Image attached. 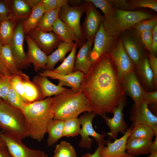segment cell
Segmentation results:
<instances>
[{
  "label": "cell",
  "instance_id": "9a60e30c",
  "mask_svg": "<svg viewBox=\"0 0 157 157\" xmlns=\"http://www.w3.org/2000/svg\"><path fill=\"white\" fill-rule=\"evenodd\" d=\"M6 148L12 157H41L44 152L27 147L21 140L4 133H0Z\"/></svg>",
  "mask_w": 157,
  "mask_h": 157
},
{
  "label": "cell",
  "instance_id": "9f6ffc18",
  "mask_svg": "<svg viewBox=\"0 0 157 157\" xmlns=\"http://www.w3.org/2000/svg\"><path fill=\"white\" fill-rule=\"evenodd\" d=\"M0 157H12L6 147L0 149Z\"/></svg>",
  "mask_w": 157,
  "mask_h": 157
},
{
  "label": "cell",
  "instance_id": "ac0fdd59",
  "mask_svg": "<svg viewBox=\"0 0 157 157\" xmlns=\"http://www.w3.org/2000/svg\"><path fill=\"white\" fill-rule=\"evenodd\" d=\"M39 75L49 77L51 79H58L59 81L58 85L61 86L65 85L69 87L76 92L81 91L80 85L84 75L79 71L74 72L68 74L61 75L48 70H45L42 72H40Z\"/></svg>",
  "mask_w": 157,
  "mask_h": 157
},
{
  "label": "cell",
  "instance_id": "ab89813d",
  "mask_svg": "<svg viewBox=\"0 0 157 157\" xmlns=\"http://www.w3.org/2000/svg\"><path fill=\"white\" fill-rule=\"evenodd\" d=\"M96 8H99L106 17L112 15L116 9L111 0H89Z\"/></svg>",
  "mask_w": 157,
  "mask_h": 157
},
{
  "label": "cell",
  "instance_id": "bcb514c9",
  "mask_svg": "<svg viewBox=\"0 0 157 157\" xmlns=\"http://www.w3.org/2000/svg\"><path fill=\"white\" fill-rule=\"evenodd\" d=\"M10 76L4 75L0 78V97L6 101L10 86Z\"/></svg>",
  "mask_w": 157,
  "mask_h": 157
},
{
  "label": "cell",
  "instance_id": "94428289",
  "mask_svg": "<svg viewBox=\"0 0 157 157\" xmlns=\"http://www.w3.org/2000/svg\"><path fill=\"white\" fill-rule=\"evenodd\" d=\"M47 155L45 154L44 152L41 157H46Z\"/></svg>",
  "mask_w": 157,
  "mask_h": 157
},
{
  "label": "cell",
  "instance_id": "003e7915",
  "mask_svg": "<svg viewBox=\"0 0 157 157\" xmlns=\"http://www.w3.org/2000/svg\"><path fill=\"white\" fill-rule=\"evenodd\" d=\"M46 157H48V155Z\"/></svg>",
  "mask_w": 157,
  "mask_h": 157
},
{
  "label": "cell",
  "instance_id": "f907efd6",
  "mask_svg": "<svg viewBox=\"0 0 157 157\" xmlns=\"http://www.w3.org/2000/svg\"><path fill=\"white\" fill-rule=\"evenodd\" d=\"M152 31V54L156 56L157 53V24L154 27Z\"/></svg>",
  "mask_w": 157,
  "mask_h": 157
},
{
  "label": "cell",
  "instance_id": "1f68e13d",
  "mask_svg": "<svg viewBox=\"0 0 157 157\" xmlns=\"http://www.w3.org/2000/svg\"><path fill=\"white\" fill-rule=\"evenodd\" d=\"M17 23L8 19L1 21L0 26V41L3 46L10 44Z\"/></svg>",
  "mask_w": 157,
  "mask_h": 157
},
{
  "label": "cell",
  "instance_id": "60d3db41",
  "mask_svg": "<svg viewBox=\"0 0 157 157\" xmlns=\"http://www.w3.org/2000/svg\"><path fill=\"white\" fill-rule=\"evenodd\" d=\"M134 8H147L157 12V0H126Z\"/></svg>",
  "mask_w": 157,
  "mask_h": 157
},
{
  "label": "cell",
  "instance_id": "ee69618b",
  "mask_svg": "<svg viewBox=\"0 0 157 157\" xmlns=\"http://www.w3.org/2000/svg\"><path fill=\"white\" fill-rule=\"evenodd\" d=\"M157 24V16L152 18L142 21L135 25L133 28L138 33L146 31H152Z\"/></svg>",
  "mask_w": 157,
  "mask_h": 157
},
{
  "label": "cell",
  "instance_id": "52a82bcc",
  "mask_svg": "<svg viewBox=\"0 0 157 157\" xmlns=\"http://www.w3.org/2000/svg\"><path fill=\"white\" fill-rule=\"evenodd\" d=\"M96 115L92 111L85 112L78 118L80 124L82 126L79 132L81 138L78 144L79 147L90 149L94 140L98 146L103 147L106 141L105 138L107 134L98 133L93 127L92 121Z\"/></svg>",
  "mask_w": 157,
  "mask_h": 157
},
{
  "label": "cell",
  "instance_id": "83f0119b",
  "mask_svg": "<svg viewBox=\"0 0 157 157\" xmlns=\"http://www.w3.org/2000/svg\"><path fill=\"white\" fill-rule=\"evenodd\" d=\"M64 120L53 119L49 123L47 133L48 137L47 140L49 147L52 146L62 137H63Z\"/></svg>",
  "mask_w": 157,
  "mask_h": 157
},
{
  "label": "cell",
  "instance_id": "b9f144b4",
  "mask_svg": "<svg viewBox=\"0 0 157 157\" xmlns=\"http://www.w3.org/2000/svg\"><path fill=\"white\" fill-rule=\"evenodd\" d=\"M68 0H41L40 3L45 12L56 9H60L68 5Z\"/></svg>",
  "mask_w": 157,
  "mask_h": 157
},
{
  "label": "cell",
  "instance_id": "5b68a950",
  "mask_svg": "<svg viewBox=\"0 0 157 157\" xmlns=\"http://www.w3.org/2000/svg\"><path fill=\"white\" fill-rule=\"evenodd\" d=\"M0 129L3 133L21 140L28 136L22 111L2 100L0 104Z\"/></svg>",
  "mask_w": 157,
  "mask_h": 157
},
{
  "label": "cell",
  "instance_id": "3957f363",
  "mask_svg": "<svg viewBox=\"0 0 157 157\" xmlns=\"http://www.w3.org/2000/svg\"><path fill=\"white\" fill-rule=\"evenodd\" d=\"M52 110L54 119L65 120L77 117L83 112H92L88 101L81 91L67 88L52 97Z\"/></svg>",
  "mask_w": 157,
  "mask_h": 157
},
{
  "label": "cell",
  "instance_id": "44dd1931",
  "mask_svg": "<svg viewBox=\"0 0 157 157\" xmlns=\"http://www.w3.org/2000/svg\"><path fill=\"white\" fill-rule=\"evenodd\" d=\"M26 39L28 49L27 53L28 60L30 63L33 64L34 71L37 72L42 69L46 70L47 56L38 47L28 35H26Z\"/></svg>",
  "mask_w": 157,
  "mask_h": 157
},
{
  "label": "cell",
  "instance_id": "7bdbcfd3",
  "mask_svg": "<svg viewBox=\"0 0 157 157\" xmlns=\"http://www.w3.org/2000/svg\"><path fill=\"white\" fill-rule=\"evenodd\" d=\"M147 104L148 108L157 112V91L151 92L144 91L142 96V101Z\"/></svg>",
  "mask_w": 157,
  "mask_h": 157
},
{
  "label": "cell",
  "instance_id": "c3c4849f",
  "mask_svg": "<svg viewBox=\"0 0 157 157\" xmlns=\"http://www.w3.org/2000/svg\"><path fill=\"white\" fill-rule=\"evenodd\" d=\"M111 1L116 9L125 11L136 10L127 2L126 0H111Z\"/></svg>",
  "mask_w": 157,
  "mask_h": 157
},
{
  "label": "cell",
  "instance_id": "484cf974",
  "mask_svg": "<svg viewBox=\"0 0 157 157\" xmlns=\"http://www.w3.org/2000/svg\"><path fill=\"white\" fill-rule=\"evenodd\" d=\"M75 43H70L62 42L57 49L47 56V62L46 70H52L58 62L63 61L67 53L72 50Z\"/></svg>",
  "mask_w": 157,
  "mask_h": 157
},
{
  "label": "cell",
  "instance_id": "30bf717a",
  "mask_svg": "<svg viewBox=\"0 0 157 157\" xmlns=\"http://www.w3.org/2000/svg\"><path fill=\"white\" fill-rule=\"evenodd\" d=\"M118 37L108 35L105 32L102 24H101L94 37L93 47L91 54L92 64L103 55L111 54Z\"/></svg>",
  "mask_w": 157,
  "mask_h": 157
},
{
  "label": "cell",
  "instance_id": "8d00e7d4",
  "mask_svg": "<svg viewBox=\"0 0 157 157\" xmlns=\"http://www.w3.org/2000/svg\"><path fill=\"white\" fill-rule=\"evenodd\" d=\"M53 157H77V154L73 147L66 141H62L57 144L54 151Z\"/></svg>",
  "mask_w": 157,
  "mask_h": 157
},
{
  "label": "cell",
  "instance_id": "d4e9b609",
  "mask_svg": "<svg viewBox=\"0 0 157 157\" xmlns=\"http://www.w3.org/2000/svg\"><path fill=\"white\" fill-rule=\"evenodd\" d=\"M152 140L142 138H128L126 151L129 154L134 156L147 155L150 153V146Z\"/></svg>",
  "mask_w": 157,
  "mask_h": 157
},
{
  "label": "cell",
  "instance_id": "91938a15",
  "mask_svg": "<svg viewBox=\"0 0 157 157\" xmlns=\"http://www.w3.org/2000/svg\"><path fill=\"white\" fill-rule=\"evenodd\" d=\"M147 157H157V151L151 152Z\"/></svg>",
  "mask_w": 157,
  "mask_h": 157
},
{
  "label": "cell",
  "instance_id": "d6986e66",
  "mask_svg": "<svg viewBox=\"0 0 157 157\" xmlns=\"http://www.w3.org/2000/svg\"><path fill=\"white\" fill-rule=\"evenodd\" d=\"M94 39L87 40L76 54L74 72H80L84 75L89 72L92 65L91 54Z\"/></svg>",
  "mask_w": 157,
  "mask_h": 157
},
{
  "label": "cell",
  "instance_id": "7a4b0ae2",
  "mask_svg": "<svg viewBox=\"0 0 157 157\" xmlns=\"http://www.w3.org/2000/svg\"><path fill=\"white\" fill-rule=\"evenodd\" d=\"M52 97L26 104L22 112L28 136L39 142L44 138L50 122L54 118Z\"/></svg>",
  "mask_w": 157,
  "mask_h": 157
},
{
  "label": "cell",
  "instance_id": "7c38bea8",
  "mask_svg": "<svg viewBox=\"0 0 157 157\" xmlns=\"http://www.w3.org/2000/svg\"><path fill=\"white\" fill-rule=\"evenodd\" d=\"M111 55L115 65L118 77L123 83L128 74L135 70V65L125 51L120 36L117 38Z\"/></svg>",
  "mask_w": 157,
  "mask_h": 157
},
{
  "label": "cell",
  "instance_id": "f5cc1de1",
  "mask_svg": "<svg viewBox=\"0 0 157 157\" xmlns=\"http://www.w3.org/2000/svg\"><path fill=\"white\" fill-rule=\"evenodd\" d=\"M0 73L4 75L10 76L11 75L7 68L0 60Z\"/></svg>",
  "mask_w": 157,
  "mask_h": 157
},
{
  "label": "cell",
  "instance_id": "f6af8a7d",
  "mask_svg": "<svg viewBox=\"0 0 157 157\" xmlns=\"http://www.w3.org/2000/svg\"><path fill=\"white\" fill-rule=\"evenodd\" d=\"M147 56L150 67L153 75V85L155 90L157 88V58L156 56L147 52Z\"/></svg>",
  "mask_w": 157,
  "mask_h": 157
},
{
  "label": "cell",
  "instance_id": "cb8c5ba5",
  "mask_svg": "<svg viewBox=\"0 0 157 157\" xmlns=\"http://www.w3.org/2000/svg\"><path fill=\"white\" fill-rule=\"evenodd\" d=\"M32 81L39 88L43 99L53 95H57L67 89L59 85L54 84L47 77L39 74L34 76Z\"/></svg>",
  "mask_w": 157,
  "mask_h": 157
},
{
  "label": "cell",
  "instance_id": "4316f807",
  "mask_svg": "<svg viewBox=\"0 0 157 157\" xmlns=\"http://www.w3.org/2000/svg\"><path fill=\"white\" fill-rule=\"evenodd\" d=\"M21 77L25 90L26 103L43 100L39 88L30 80L28 76L22 72Z\"/></svg>",
  "mask_w": 157,
  "mask_h": 157
},
{
  "label": "cell",
  "instance_id": "e7e4bbea",
  "mask_svg": "<svg viewBox=\"0 0 157 157\" xmlns=\"http://www.w3.org/2000/svg\"><path fill=\"white\" fill-rule=\"evenodd\" d=\"M1 101V100L0 99V104Z\"/></svg>",
  "mask_w": 157,
  "mask_h": 157
},
{
  "label": "cell",
  "instance_id": "2e32d148",
  "mask_svg": "<svg viewBox=\"0 0 157 157\" xmlns=\"http://www.w3.org/2000/svg\"><path fill=\"white\" fill-rule=\"evenodd\" d=\"M27 35L47 56L62 42L53 31L44 32L35 28Z\"/></svg>",
  "mask_w": 157,
  "mask_h": 157
},
{
  "label": "cell",
  "instance_id": "7402d4cb",
  "mask_svg": "<svg viewBox=\"0 0 157 157\" xmlns=\"http://www.w3.org/2000/svg\"><path fill=\"white\" fill-rule=\"evenodd\" d=\"M125 93L133 100L134 104L137 105L142 101V94L144 90L140 84L134 71L129 72L124 78L123 82Z\"/></svg>",
  "mask_w": 157,
  "mask_h": 157
},
{
  "label": "cell",
  "instance_id": "03108f58",
  "mask_svg": "<svg viewBox=\"0 0 157 157\" xmlns=\"http://www.w3.org/2000/svg\"><path fill=\"white\" fill-rule=\"evenodd\" d=\"M1 21H0V25H1Z\"/></svg>",
  "mask_w": 157,
  "mask_h": 157
},
{
  "label": "cell",
  "instance_id": "603a6c76",
  "mask_svg": "<svg viewBox=\"0 0 157 157\" xmlns=\"http://www.w3.org/2000/svg\"><path fill=\"white\" fill-rule=\"evenodd\" d=\"M10 10L8 19L15 22L26 20L31 14L32 9L24 0H6Z\"/></svg>",
  "mask_w": 157,
  "mask_h": 157
},
{
  "label": "cell",
  "instance_id": "6da1fadb",
  "mask_svg": "<svg viewBox=\"0 0 157 157\" xmlns=\"http://www.w3.org/2000/svg\"><path fill=\"white\" fill-rule=\"evenodd\" d=\"M80 89L92 111L101 116L113 113L119 103L125 99L123 84L110 54L103 55L92 64L88 72L84 75Z\"/></svg>",
  "mask_w": 157,
  "mask_h": 157
},
{
  "label": "cell",
  "instance_id": "5bb4252c",
  "mask_svg": "<svg viewBox=\"0 0 157 157\" xmlns=\"http://www.w3.org/2000/svg\"><path fill=\"white\" fill-rule=\"evenodd\" d=\"M125 102V99L119 103L113 113V117L110 118L106 114L101 116L110 130L107 133L109 140L116 139L119 133L124 135L129 128L124 119L123 112Z\"/></svg>",
  "mask_w": 157,
  "mask_h": 157
},
{
  "label": "cell",
  "instance_id": "277c9868",
  "mask_svg": "<svg viewBox=\"0 0 157 157\" xmlns=\"http://www.w3.org/2000/svg\"><path fill=\"white\" fill-rule=\"evenodd\" d=\"M156 16L146 11H125L115 9L111 15L104 16L102 24L107 34L118 37L125 31L133 28L140 22Z\"/></svg>",
  "mask_w": 157,
  "mask_h": 157
},
{
  "label": "cell",
  "instance_id": "8992f818",
  "mask_svg": "<svg viewBox=\"0 0 157 157\" xmlns=\"http://www.w3.org/2000/svg\"><path fill=\"white\" fill-rule=\"evenodd\" d=\"M85 1L83 4L80 6H65L60 9L58 13V18L74 34L77 40L75 43L77 48L81 47L86 42L80 24V19L85 13Z\"/></svg>",
  "mask_w": 157,
  "mask_h": 157
},
{
  "label": "cell",
  "instance_id": "4fadbf2b",
  "mask_svg": "<svg viewBox=\"0 0 157 157\" xmlns=\"http://www.w3.org/2000/svg\"><path fill=\"white\" fill-rule=\"evenodd\" d=\"M130 113L129 119L132 126L139 124L148 126L153 129L155 136H157V117L151 112L147 104L142 102L136 105L134 104Z\"/></svg>",
  "mask_w": 157,
  "mask_h": 157
},
{
  "label": "cell",
  "instance_id": "836d02e7",
  "mask_svg": "<svg viewBox=\"0 0 157 157\" xmlns=\"http://www.w3.org/2000/svg\"><path fill=\"white\" fill-rule=\"evenodd\" d=\"M0 60L7 68L11 75L19 73L11 50L10 45L2 46L0 51Z\"/></svg>",
  "mask_w": 157,
  "mask_h": 157
},
{
  "label": "cell",
  "instance_id": "db71d44e",
  "mask_svg": "<svg viewBox=\"0 0 157 157\" xmlns=\"http://www.w3.org/2000/svg\"><path fill=\"white\" fill-rule=\"evenodd\" d=\"M24 1L28 6L32 9L40 3L41 0H24Z\"/></svg>",
  "mask_w": 157,
  "mask_h": 157
},
{
  "label": "cell",
  "instance_id": "7dc6e473",
  "mask_svg": "<svg viewBox=\"0 0 157 157\" xmlns=\"http://www.w3.org/2000/svg\"><path fill=\"white\" fill-rule=\"evenodd\" d=\"M144 48L147 51L152 53V31H146L139 33Z\"/></svg>",
  "mask_w": 157,
  "mask_h": 157
},
{
  "label": "cell",
  "instance_id": "d590c367",
  "mask_svg": "<svg viewBox=\"0 0 157 157\" xmlns=\"http://www.w3.org/2000/svg\"><path fill=\"white\" fill-rule=\"evenodd\" d=\"M64 120L63 137H69L78 136L81 129L78 118H72Z\"/></svg>",
  "mask_w": 157,
  "mask_h": 157
},
{
  "label": "cell",
  "instance_id": "f35d334b",
  "mask_svg": "<svg viewBox=\"0 0 157 157\" xmlns=\"http://www.w3.org/2000/svg\"><path fill=\"white\" fill-rule=\"evenodd\" d=\"M22 72L21 71L18 74L10 75V81L11 86L26 103L25 90L21 77Z\"/></svg>",
  "mask_w": 157,
  "mask_h": 157
},
{
  "label": "cell",
  "instance_id": "8fae6325",
  "mask_svg": "<svg viewBox=\"0 0 157 157\" xmlns=\"http://www.w3.org/2000/svg\"><path fill=\"white\" fill-rule=\"evenodd\" d=\"M86 15L82 24V32L85 40L94 38L104 19L94 5L89 0H85Z\"/></svg>",
  "mask_w": 157,
  "mask_h": 157
},
{
  "label": "cell",
  "instance_id": "ffe728a7",
  "mask_svg": "<svg viewBox=\"0 0 157 157\" xmlns=\"http://www.w3.org/2000/svg\"><path fill=\"white\" fill-rule=\"evenodd\" d=\"M135 72L144 91H155L153 85V74L147 55L142 57L135 65Z\"/></svg>",
  "mask_w": 157,
  "mask_h": 157
},
{
  "label": "cell",
  "instance_id": "f546056e",
  "mask_svg": "<svg viewBox=\"0 0 157 157\" xmlns=\"http://www.w3.org/2000/svg\"><path fill=\"white\" fill-rule=\"evenodd\" d=\"M45 13L43 7L40 3L32 9L29 17L22 22L23 30L26 35L35 29L40 19Z\"/></svg>",
  "mask_w": 157,
  "mask_h": 157
},
{
  "label": "cell",
  "instance_id": "f1b7e54d",
  "mask_svg": "<svg viewBox=\"0 0 157 157\" xmlns=\"http://www.w3.org/2000/svg\"><path fill=\"white\" fill-rule=\"evenodd\" d=\"M53 31L62 42L72 43L77 41L74 33L58 17L53 24Z\"/></svg>",
  "mask_w": 157,
  "mask_h": 157
},
{
  "label": "cell",
  "instance_id": "6f0895ef",
  "mask_svg": "<svg viewBox=\"0 0 157 157\" xmlns=\"http://www.w3.org/2000/svg\"><path fill=\"white\" fill-rule=\"evenodd\" d=\"M150 153L157 151V136H155L154 140L152 141L150 146Z\"/></svg>",
  "mask_w": 157,
  "mask_h": 157
},
{
  "label": "cell",
  "instance_id": "4dcf8cb0",
  "mask_svg": "<svg viewBox=\"0 0 157 157\" xmlns=\"http://www.w3.org/2000/svg\"><path fill=\"white\" fill-rule=\"evenodd\" d=\"M60 9H54L44 13L35 28L44 32L53 31V25L58 17Z\"/></svg>",
  "mask_w": 157,
  "mask_h": 157
},
{
  "label": "cell",
  "instance_id": "11a10c76",
  "mask_svg": "<svg viewBox=\"0 0 157 157\" xmlns=\"http://www.w3.org/2000/svg\"><path fill=\"white\" fill-rule=\"evenodd\" d=\"M85 0H68V5L72 6H78L83 4Z\"/></svg>",
  "mask_w": 157,
  "mask_h": 157
},
{
  "label": "cell",
  "instance_id": "e575fe53",
  "mask_svg": "<svg viewBox=\"0 0 157 157\" xmlns=\"http://www.w3.org/2000/svg\"><path fill=\"white\" fill-rule=\"evenodd\" d=\"M154 133L149 126L142 124H136L133 126L128 138H142L152 140Z\"/></svg>",
  "mask_w": 157,
  "mask_h": 157
},
{
  "label": "cell",
  "instance_id": "e0dca14e",
  "mask_svg": "<svg viewBox=\"0 0 157 157\" xmlns=\"http://www.w3.org/2000/svg\"><path fill=\"white\" fill-rule=\"evenodd\" d=\"M133 127H130L120 138L115 140L111 142L110 140H106L104 145L100 150L101 157H136L127 154L126 151L127 139Z\"/></svg>",
  "mask_w": 157,
  "mask_h": 157
},
{
  "label": "cell",
  "instance_id": "74e56055",
  "mask_svg": "<svg viewBox=\"0 0 157 157\" xmlns=\"http://www.w3.org/2000/svg\"><path fill=\"white\" fill-rule=\"evenodd\" d=\"M5 102L12 106L22 111L26 104L11 85Z\"/></svg>",
  "mask_w": 157,
  "mask_h": 157
},
{
  "label": "cell",
  "instance_id": "be15d7a7",
  "mask_svg": "<svg viewBox=\"0 0 157 157\" xmlns=\"http://www.w3.org/2000/svg\"><path fill=\"white\" fill-rule=\"evenodd\" d=\"M4 75L1 74L0 73V78H1Z\"/></svg>",
  "mask_w": 157,
  "mask_h": 157
},
{
  "label": "cell",
  "instance_id": "681fc988",
  "mask_svg": "<svg viewBox=\"0 0 157 157\" xmlns=\"http://www.w3.org/2000/svg\"><path fill=\"white\" fill-rule=\"evenodd\" d=\"M10 10L6 0H0V21L8 18Z\"/></svg>",
  "mask_w": 157,
  "mask_h": 157
},
{
  "label": "cell",
  "instance_id": "9c48e42d",
  "mask_svg": "<svg viewBox=\"0 0 157 157\" xmlns=\"http://www.w3.org/2000/svg\"><path fill=\"white\" fill-rule=\"evenodd\" d=\"M22 22L17 24L15 26L13 37L10 44L13 56L19 71L29 67L31 64L23 47L25 34Z\"/></svg>",
  "mask_w": 157,
  "mask_h": 157
},
{
  "label": "cell",
  "instance_id": "680465c9",
  "mask_svg": "<svg viewBox=\"0 0 157 157\" xmlns=\"http://www.w3.org/2000/svg\"><path fill=\"white\" fill-rule=\"evenodd\" d=\"M6 147V143L0 133V149Z\"/></svg>",
  "mask_w": 157,
  "mask_h": 157
},
{
  "label": "cell",
  "instance_id": "d6a6232c",
  "mask_svg": "<svg viewBox=\"0 0 157 157\" xmlns=\"http://www.w3.org/2000/svg\"><path fill=\"white\" fill-rule=\"evenodd\" d=\"M77 48V45L75 43L72 50L68 56L65 58L59 66L51 71L61 75L68 74L73 72Z\"/></svg>",
  "mask_w": 157,
  "mask_h": 157
},
{
  "label": "cell",
  "instance_id": "ba28073f",
  "mask_svg": "<svg viewBox=\"0 0 157 157\" xmlns=\"http://www.w3.org/2000/svg\"><path fill=\"white\" fill-rule=\"evenodd\" d=\"M120 36L125 51L136 65L147 52L139 33L132 28L125 31Z\"/></svg>",
  "mask_w": 157,
  "mask_h": 157
},
{
  "label": "cell",
  "instance_id": "816d5d0a",
  "mask_svg": "<svg viewBox=\"0 0 157 157\" xmlns=\"http://www.w3.org/2000/svg\"><path fill=\"white\" fill-rule=\"evenodd\" d=\"M102 146H98L95 152L93 154L87 153L81 157H101L100 155V150Z\"/></svg>",
  "mask_w": 157,
  "mask_h": 157
},
{
  "label": "cell",
  "instance_id": "6125c7cd",
  "mask_svg": "<svg viewBox=\"0 0 157 157\" xmlns=\"http://www.w3.org/2000/svg\"><path fill=\"white\" fill-rule=\"evenodd\" d=\"M3 46V45L2 44V43H1V41H0V51L2 48V46Z\"/></svg>",
  "mask_w": 157,
  "mask_h": 157
}]
</instances>
